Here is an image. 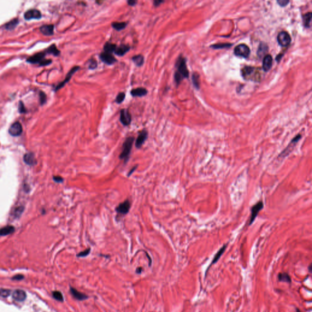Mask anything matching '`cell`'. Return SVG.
<instances>
[{"label": "cell", "instance_id": "42", "mask_svg": "<svg viewBox=\"0 0 312 312\" xmlns=\"http://www.w3.org/2000/svg\"><path fill=\"white\" fill-rule=\"evenodd\" d=\"M23 210H24V208H23V207H19L18 208L16 209L15 210V212H15V213H14L15 216H20V215L22 213V212H23Z\"/></svg>", "mask_w": 312, "mask_h": 312}, {"label": "cell", "instance_id": "31", "mask_svg": "<svg viewBox=\"0 0 312 312\" xmlns=\"http://www.w3.org/2000/svg\"><path fill=\"white\" fill-rule=\"evenodd\" d=\"M127 24L126 22H114L112 23V26L117 31H121L124 29Z\"/></svg>", "mask_w": 312, "mask_h": 312}, {"label": "cell", "instance_id": "34", "mask_svg": "<svg viewBox=\"0 0 312 312\" xmlns=\"http://www.w3.org/2000/svg\"><path fill=\"white\" fill-rule=\"evenodd\" d=\"M232 46V44H229V43H221V44H214V45H212L211 47L213 48H215V49H219V48H228L229 47Z\"/></svg>", "mask_w": 312, "mask_h": 312}, {"label": "cell", "instance_id": "12", "mask_svg": "<svg viewBox=\"0 0 312 312\" xmlns=\"http://www.w3.org/2000/svg\"><path fill=\"white\" fill-rule=\"evenodd\" d=\"M99 57L104 63H105L107 65H112L117 61V60L113 56L112 54L106 53V52H102L100 54Z\"/></svg>", "mask_w": 312, "mask_h": 312}, {"label": "cell", "instance_id": "16", "mask_svg": "<svg viewBox=\"0 0 312 312\" xmlns=\"http://www.w3.org/2000/svg\"><path fill=\"white\" fill-rule=\"evenodd\" d=\"M273 66V57L271 55L267 54L266 55L263 60V70L267 72H268L272 67Z\"/></svg>", "mask_w": 312, "mask_h": 312}, {"label": "cell", "instance_id": "39", "mask_svg": "<svg viewBox=\"0 0 312 312\" xmlns=\"http://www.w3.org/2000/svg\"><path fill=\"white\" fill-rule=\"evenodd\" d=\"M97 66H98V63L96 60L91 59L90 60V63H89V66H88L89 69H91V70L95 69L97 67Z\"/></svg>", "mask_w": 312, "mask_h": 312}, {"label": "cell", "instance_id": "32", "mask_svg": "<svg viewBox=\"0 0 312 312\" xmlns=\"http://www.w3.org/2000/svg\"><path fill=\"white\" fill-rule=\"evenodd\" d=\"M267 51H268V46H267L266 44L265 43H261L258 48V55L261 56L262 55L264 54Z\"/></svg>", "mask_w": 312, "mask_h": 312}, {"label": "cell", "instance_id": "44", "mask_svg": "<svg viewBox=\"0 0 312 312\" xmlns=\"http://www.w3.org/2000/svg\"><path fill=\"white\" fill-rule=\"evenodd\" d=\"M53 180L57 182V183H61L63 181V178L60 176H54L53 177Z\"/></svg>", "mask_w": 312, "mask_h": 312}, {"label": "cell", "instance_id": "18", "mask_svg": "<svg viewBox=\"0 0 312 312\" xmlns=\"http://www.w3.org/2000/svg\"><path fill=\"white\" fill-rule=\"evenodd\" d=\"M54 26L53 25H46L40 27V32L44 35H52L54 34Z\"/></svg>", "mask_w": 312, "mask_h": 312}, {"label": "cell", "instance_id": "1", "mask_svg": "<svg viewBox=\"0 0 312 312\" xmlns=\"http://www.w3.org/2000/svg\"><path fill=\"white\" fill-rule=\"evenodd\" d=\"M176 66L177 71L174 74V80L177 84H179L184 78H187L189 75L185 58L182 57L178 58Z\"/></svg>", "mask_w": 312, "mask_h": 312}, {"label": "cell", "instance_id": "36", "mask_svg": "<svg viewBox=\"0 0 312 312\" xmlns=\"http://www.w3.org/2000/svg\"><path fill=\"white\" fill-rule=\"evenodd\" d=\"M53 295L54 298L56 299V300H57L59 301H60V302H62L63 301V295H62V294L60 292H54L53 293Z\"/></svg>", "mask_w": 312, "mask_h": 312}, {"label": "cell", "instance_id": "13", "mask_svg": "<svg viewBox=\"0 0 312 312\" xmlns=\"http://www.w3.org/2000/svg\"><path fill=\"white\" fill-rule=\"evenodd\" d=\"M148 136V132L145 129H143V130H142L140 132L139 135L136 141V146L137 148L139 149L142 146V145H143V143L147 139Z\"/></svg>", "mask_w": 312, "mask_h": 312}, {"label": "cell", "instance_id": "29", "mask_svg": "<svg viewBox=\"0 0 312 312\" xmlns=\"http://www.w3.org/2000/svg\"><path fill=\"white\" fill-rule=\"evenodd\" d=\"M19 21L17 18L13 19L12 20L8 22V23L6 24L5 28L7 30H13L18 24Z\"/></svg>", "mask_w": 312, "mask_h": 312}, {"label": "cell", "instance_id": "49", "mask_svg": "<svg viewBox=\"0 0 312 312\" xmlns=\"http://www.w3.org/2000/svg\"><path fill=\"white\" fill-rule=\"evenodd\" d=\"M296 312H301V311L299 310V308H296Z\"/></svg>", "mask_w": 312, "mask_h": 312}, {"label": "cell", "instance_id": "43", "mask_svg": "<svg viewBox=\"0 0 312 312\" xmlns=\"http://www.w3.org/2000/svg\"><path fill=\"white\" fill-rule=\"evenodd\" d=\"M277 3L280 6H286L289 3V1H287V0H279V1H277Z\"/></svg>", "mask_w": 312, "mask_h": 312}, {"label": "cell", "instance_id": "3", "mask_svg": "<svg viewBox=\"0 0 312 312\" xmlns=\"http://www.w3.org/2000/svg\"><path fill=\"white\" fill-rule=\"evenodd\" d=\"M134 137H127L123 143L122 147V151L119 155V159L123 160L124 163H126L129 159L132 145L134 142Z\"/></svg>", "mask_w": 312, "mask_h": 312}, {"label": "cell", "instance_id": "40", "mask_svg": "<svg viewBox=\"0 0 312 312\" xmlns=\"http://www.w3.org/2000/svg\"><path fill=\"white\" fill-rule=\"evenodd\" d=\"M90 248H88V249H86V250H85V251H84L82 252H79L77 255V256L79 257H84L87 256L89 254H90Z\"/></svg>", "mask_w": 312, "mask_h": 312}, {"label": "cell", "instance_id": "24", "mask_svg": "<svg viewBox=\"0 0 312 312\" xmlns=\"http://www.w3.org/2000/svg\"><path fill=\"white\" fill-rule=\"evenodd\" d=\"M117 48V46L115 44L110 43V42H106L104 45V52L112 54L115 52Z\"/></svg>", "mask_w": 312, "mask_h": 312}, {"label": "cell", "instance_id": "15", "mask_svg": "<svg viewBox=\"0 0 312 312\" xmlns=\"http://www.w3.org/2000/svg\"><path fill=\"white\" fill-rule=\"evenodd\" d=\"M24 17L26 20L31 19H40L41 17V12L37 9H31L25 13Z\"/></svg>", "mask_w": 312, "mask_h": 312}, {"label": "cell", "instance_id": "8", "mask_svg": "<svg viewBox=\"0 0 312 312\" xmlns=\"http://www.w3.org/2000/svg\"><path fill=\"white\" fill-rule=\"evenodd\" d=\"M130 209V202L128 199L120 203L116 208V212L120 215H126L129 213Z\"/></svg>", "mask_w": 312, "mask_h": 312}, {"label": "cell", "instance_id": "35", "mask_svg": "<svg viewBox=\"0 0 312 312\" xmlns=\"http://www.w3.org/2000/svg\"><path fill=\"white\" fill-rule=\"evenodd\" d=\"M124 98H125V93L124 92H120L117 96V98L115 99V102L118 104H120L124 101Z\"/></svg>", "mask_w": 312, "mask_h": 312}, {"label": "cell", "instance_id": "47", "mask_svg": "<svg viewBox=\"0 0 312 312\" xmlns=\"http://www.w3.org/2000/svg\"><path fill=\"white\" fill-rule=\"evenodd\" d=\"M137 167V165H136V166L135 167H133V168H132V170H130V171L129 172V173H128V175H127V176H130V175H131V174H132L133 173V171H135V170H136Z\"/></svg>", "mask_w": 312, "mask_h": 312}, {"label": "cell", "instance_id": "33", "mask_svg": "<svg viewBox=\"0 0 312 312\" xmlns=\"http://www.w3.org/2000/svg\"><path fill=\"white\" fill-rule=\"evenodd\" d=\"M199 76L197 73H194L192 76V80L193 84L194 87L196 88H198L199 87Z\"/></svg>", "mask_w": 312, "mask_h": 312}, {"label": "cell", "instance_id": "23", "mask_svg": "<svg viewBox=\"0 0 312 312\" xmlns=\"http://www.w3.org/2000/svg\"><path fill=\"white\" fill-rule=\"evenodd\" d=\"M70 292H71V293L72 294V295L73 296V297L78 300L83 301V300H85L88 298V296L87 295L77 291L76 289H75L73 288H70Z\"/></svg>", "mask_w": 312, "mask_h": 312}, {"label": "cell", "instance_id": "30", "mask_svg": "<svg viewBox=\"0 0 312 312\" xmlns=\"http://www.w3.org/2000/svg\"><path fill=\"white\" fill-rule=\"evenodd\" d=\"M311 20V12L307 13L303 16V23H304V26L306 28L310 27Z\"/></svg>", "mask_w": 312, "mask_h": 312}, {"label": "cell", "instance_id": "7", "mask_svg": "<svg viewBox=\"0 0 312 312\" xmlns=\"http://www.w3.org/2000/svg\"><path fill=\"white\" fill-rule=\"evenodd\" d=\"M263 203L262 201H259L254 205L251 209V214L249 220V225H251L254 222L255 219L257 217V215L260 211H261L263 209Z\"/></svg>", "mask_w": 312, "mask_h": 312}, {"label": "cell", "instance_id": "37", "mask_svg": "<svg viewBox=\"0 0 312 312\" xmlns=\"http://www.w3.org/2000/svg\"><path fill=\"white\" fill-rule=\"evenodd\" d=\"M18 111H19V112L20 114H24V113H26L27 112V110H26V109L25 108V106L24 104L23 103V102H22V101H20L19 102Z\"/></svg>", "mask_w": 312, "mask_h": 312}, {"label": "cell", "instance_id": "22", "mask_svg": "<svg viewBox=\"0 0 312 312\" xmlns=\"http://www.w3.org/2000/svg\"><path fill=\"white\" fill-rule=\"evenodd\" d=\"M227 246H228V244H226L225 245H223L222 246V247H221L219 250L216 252V254L215 255L213 260H212V262L210 265V266H211L213 264H215L218 260L220 258V257H221V255L223 254V253L225 252V251H226V248H227Z\"/></svg>", "mask_w": 312, "mask_h": 312}, {"label": "cell", "instance_id": "38", "mask_svg": "<svg viewBox=\"0 0 312 312\" xmlns=\"http://www.w3.org/2000/svg\"><path fill=\"white\" fill-rule=\"evenodd\" d=\"M39 96H40V104L41 105H43V104H44V103L47 102V95L44 92H40Z\"/></svg>", "mask_w": 312, "mask_h": 312}, {"label": "cell", "instance_id": "20", "mask_svg": "<svg viewBox=\"0 0 312 312\" xmlns=\"http://www.w3.org/2000/svg\"><path fill=\"white\" fill-rule=\"evenodd\" d=\"M130 50V47L127 44H121L120 47H117L114 53L119 56H124L126 53Z\"/></svg>", "mask_w": 312, "mask_h": 312}, {"label": "cell", "instance_id": "4", "mask_svg": "<svg viewBox=\"0 0 312 312\" xmlns=\"http://www.w3.org/2000/svg\"><path fill=\"white\" fill-rule=\"evenodd\" d=\"M234 53L237 56L248 58L250 54V49L246 44H240L235 47Z\"/></svg>", "mask_w": 312, "mask_h": 312}, {"label": "cell", "instance_id": "41", "mask_svg": "<svg viewBox=\"0 0 312 312\" xmlns=\"http://www.w3.org/2000/svg\"><path fill=\"white\" fill-rule=\"evenodd\" d=\"M10 291L8 290V289H0V296L6 298L8 297L10 294Z\"/></svg>", "mask_w": 312, "mask_h": 312}, {"label": "cell", "instance_id": "14", "mask_svg": "<svg viewBox=\"0 0 312 312\" xmlns=\"http://www.w3.org/2000/svg\"><path fill=\"white\" fill-rule=\"evenodd\" d=\"M46 55L45 51L44 52H40L38 53H37L32 56H31L27 59V62L31 63H40L44 59V57Z\"/></svg>", "mask_w": 312, "mask_h": 312}, {"label": "cell", "instance_id": "10", "mask_svg": "<svg viewBox=\"0 0 312 312\" xmlns=\"http://www.w3.org/2000/svg\"><path fill=\"white\" fill-rule=\"evenodd\" d=\"M79 69H80V67H79V66H74L73 68H72V70H70V71L67 73V75H66V78H65V79H64V81H62V82H60L59 84H58V85H57V87H56V88H55V90L57 91V90H59V89L62 88V87H63V86H64L66 83H67V82H68L71 79V78H72V77L73 76V75H74V74H75L77 71H78V70H79Z\"/></svg>", "mask_w": 312, "mask_h": 312}, {"label": "cell", "instance_id": "27", "mask_svg": "<svg viewBox=\"0 0 312 312\" xmlns=\"http://www.w3.org/2000/svg\"><path fill=\"white\" fill-rule=\"evenodd\" d=\"M278 280L280 282H286V283H291L292 279L289 275L286 273H279L278 275Z\"/></svg>", "mask_w": 312, "mask_h": 312}, {"label": "cell", "instance_id": "25", "mask_svg": "<svg viewBox=\"0 0 312 312\" xmlns=\"http://www.w3.org/2000/svg\"><path fill=\"white\" fill-rule=\"evenodd\" d=\"M15 231V228L12 226H8L0 229V235L5 236L12 234Z\"/></svg>", "mask_w": 312, "mask_h": 312}, {"label": "cell", "instance_id": "21", "mask_svg": "<svg viewBox=\"0 0 312 312\" xmlns=\"http://www.w3.org/2000/svg\"><path fill=\"white\" fill-rule=\"evenodd\" d=\"M24 162L28 165H34L37 164L36 159L35 158V156L34 154L32 153H27L26 154L24 157Z\"/></svg>", "mask_w": 312, "mask_h": 312}, {"label": "cell", "instance_id": "2", "mask_svg": "<svg viewBox=\"0 0 312 312\" xmlns=\"http://www.w3.org/2000/svg\"><path fill=\"white\" fill-rule=\"evenodd\" d=\"M241 75L244 79L254 82H260L262 76V70L260 68L249 66H244L242 69Z\"/></svg>", "mask_w": 312, "mask_h": 312}, {"label": "cell", "instance_id": "28", "mask_svg": "<svg viewBox=\"0 0 312 312\" xmlns=\"http://www.w3.org/2000/svg\"><path fill=\"white\" fill-rule=\"evenodd\" d=\"M45 53L53 54V55H54L55 56H59L60 54V51L57 48L55 44H51V45L49 48H48L46 50Z\"/></svg>", "mask_w": 312, "mask_h": 312}, {"label": "cell", "instance_id": "45", "mask_svg": "<svg viewBox=\"0 0 312 312\" xmlns=\"http://www.w3.org/2000/svg\"><path fill=\"white\" fill-rule=\"evenodd\" d=\"M162 3H164L163 1H161V0H155V1L154 2V6L157 7V6H159Z\"/></svg>", "mask_w": 312, "mask_h": 312}, {"label": "cell", "instance_id": "11", "mask_svg": "<svg viewBox=\"0 0 312 312\" xmlns=\"http://www.w3.org/2000/svg\"><path fill=\"white\" fill-rule=\"evenodd\" d=\"M22 132H23V127H22L21 123L18 121L13 123L9 129V133L14 137L20 136Z\"/></svg>", "mask_w": 312, "mask_h": 312}, {"label": "cell", "instance_id": "17", "mask_svg": "<svg viewBox=\"0 0 312 312\" xmlns=\"http://www.w3.org/2000/svg\"><path fill=\"white\" fill-rule=\"evenodd\" d=\"M148 91L146 89L142 87L133 89L130 92V94L133 97H142L146 95Z\"/></svg>", "mask_w": 312, "mask_h": 312}, {"label": "cell", "instance_id": "19", "mask_svg": "<svg viewBox=\"0 0 312 312\" xmlns=\"http://www.w3.org/2000/svg\"><path fill=\"white\" fill-rule=\"evenodd\" d=\"M12 297L17 301H23L26 299V293L21 289H17L13 293Z\"/></svg>", "mask_w": 312, "mask_h": 312}, {"label": "cell", "instance_id": "46", "mask_svg": "<svg viewBox=\"0 0 312 312\" xmlns=\"http://www.w3.org/2000/svg\"><path fill=\"white\" fill-rule=\"evenodd\" d=\"M137 2L136 1H133V0H129V1L127 2V4L129 5V6H135L136 5Z\"/></svg>", "mask_w": 312, "mask_h": 312}, {"label": "cell", "instance_id": "5", "mask_svg": "<svg viewBox=\"0 0 312 312\" xmlns=\"http://www.w3.org/2000/svg\"><path fill=\"white\" fill-rule=\"evenodd\" d=\"M277 41L280 46L285 47L288 46L292 41L289 34L286 31H282L277 35Z\"/></svg>", "mask_w": 312, "mask_h": 312}, {"label": "cell", "instance_id": "6", "mask_svg": "<svg viewBox=\"0 0 312 312\" xmlns=\"http://www.w3.org/2000/svg\"><path fill=\"white\" fill-rule=\"evenodd\" d=\"M301 139V135H298L296 136L292 141L291 142L288 144V145L286 146V148L281 152V153L279 154V158H285L287 156L289 152H291L292 149L294 148L295 146L296 145V143L299 141V140Z\"/></svg>", "mask_w": 312, "mask_h": 312}, {"label": "cell", "instance_id": "9", "mask_svg": "<svg viewBox=\"0 0 312 312\" xmlns=\"http://www.w3.org/2000/svg\"><path fill=\"white\" fill-rule=\"evenodd\" d=\"M120 122L125 126H129L132 121V117L130 114L127 109H122L120 111Z\"/></svg>", "mask_w": 312, "mask_h": 312}, {"label": "cell", "instance_id": "48", "mask_svg": "<svg viewBox=\"0 0 312 312\" xmlns=\"http://www.w3.org/2000/svg\"><path fill=\"white\" fill-rule=\"evenodd\" d=\"M139 273H141V271H142V268H139L137 269V273H139Z\"/></svg>", "mask_w": 312, "mask_h": 312}, {"label": "cell", "instance_id": "26", "mask_svg": "<svg viewBox=\"0 0 312 312\" xmlns=\"http://www.w3.org/2000/svg\"><path fill=\"white\" fill-rule=\"evenodd\" d=\"M132 61L137 66H141L144 63V57L141 54H138L132 57Z\"/></svg>", "mask_w": 312, "mask_h": 312}]
</instances>
